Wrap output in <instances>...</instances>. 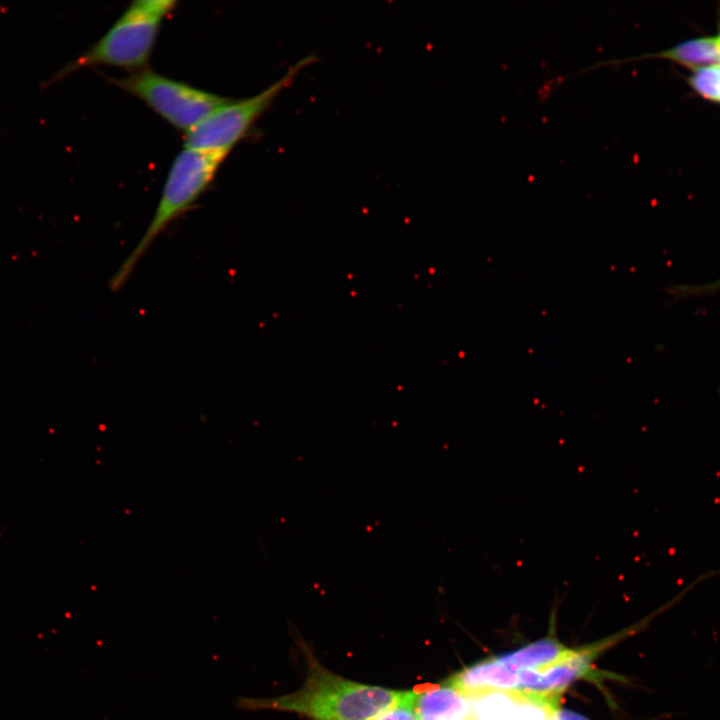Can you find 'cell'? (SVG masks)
Here are the masks:
<instances>
[{
  "label": "cell",
  "mask_w": 720,
  "mask_h": 720,
  "mask_svg": "<svg viewBox=\"0 0 720 720\" xmlns=\"http://www.w3.org/2000/svg\"><path fill=\"white\" fill-rule=\"evenodd\" d=\"M553 720H591V719H589L581 714H578L576 712L559 708L556 711Z\"/></svg>",
  "instance_id": "cell-13"
},
{
  "label": "cell",
  "mask_w": 720,
  "mask_h": 720,
  "mask_svg": "<svg viewBox=\"0 0 720 720\" xmlns=\"http://www.w3.org/2000/svg\"><path fill=\"white\" fill-rule=\"evenodd\" d=\"M227 155L184 147L176 156L151 222L109 281V288L113 292L119 291L127 283L141 258L166 227L194 206Z\"/></svg>",
  "instance_id": "cell-2"
},
{
  "label": "cell",
  "mask_w": 720,
  "mask_h": 720,
  "mask_svg": "<svg viewBox=\"0 0 720 720\" xmlns=\"http://www.w3.org/2000/svg\"><path fill=\"white\" fill-rule=\"evenodd\" d=\"M689 83L704 98L720 101V64L697 68Z\"/></svg>",
  "instance_id": "cell-11"
},
{
  "label": "cell",
  "mask_w": 720,
  "mask_h": 720,
  "mask_svg": "<svg viewBox=\"0 0 720 720\" xmlns=\"http://www.w3.org/2000/svg\"><path fill=\"white\" fill-rule=\"evenodd\" d=\"M111 80L185 133L233 100L147 70Z\"/></svg>",
  "instance_id": "cell-5"
},
{
  "label": "cell",
  "mask_w": 720,
  "mask_h": 720,
  "mask_svg": "<svg viewBox=\"0 0 720 720\" xmlns=\"http://www.w3.org/2000/svg\"><path fill=\"white\" fill-rule=\"evenodd\" d=\"M316 59L315 55L302 58L260 93L238 101L232 100L216 109L185 133L184 147L228 154L269 108L277 95L293 82L303 68Z\"/></svg>",
  "instance_id": "cell-4"
},
{
  "label": "cell",
  "mask_w": 720,
  "mask_h": 720,
  "mask_svg": "<svg viewBox=\"0 0 720 720\" xmlns=\"http://www.w3.org/2000/svg\"><path fill=\"white\" fill-rule=\"evenodd\" d=\"M175 6L172 0L133 2L102 38L59 71L53 80L96 65L142 69L149 60L162 19Z\"/></svg>",
  "instance_id": "cell-3"
},
{
  "label": "cell",
  "mask_w": 720,
  "mask_h": 720,
  "mask_svg": "<svg viewBox=\"0 0 720 720\" xmlns=\"http://www.w3.org/2000/svg\"><path fill=\"white\" fill-rule=\"evenodd\" d=\"M523 694L493 690L470 697L475 720H515Z\"/></svg>",
  "instance_id": "cell-9"
},
{
  "label": "cell",
  "mask_w": 720,
  "mask_h": 720,
  "mask_svg": "<svg viewBox=\"0 0 720 720\" xmlns=\"http://www.w3.org/2000/svg\"><path fill=\"white\" fill-rule=\"evenodd\" d=\"M468 697L487 691H518L519 670L498 662L494 657L468 666L446 681Z\"/></svg>",
  "instance_id": "cell-6"
},
{
  "label": "cell",
  "mask_w": 720,
  "mask_h": 720,
  "mask_svg": "<svg viewBox=\"0 0 720 720\" xmlns=\"http://www.w3.org/2000/svg\"><path fill=\"white\" fill-rule=\"evenodd\" d=\"M372 720H419L415 710V694L404 691L402 697L389 709Z\"/></svg>",
  "instance_id": "cell-12"
},
{
  "label": "cell",
  "mask_w": 720,
  "mask_h": 720,
  "mask_svg": "<svg viewBox=\"0 0 720 720\" xmlns=\"http://www.w3.org/2000/svg\"><path fill=\"white\" fill-rule=\"evenodd\" d=\"M303 686L290 694L255 698L239 696L241 710L292 712L312 720H372L392 707L404 691L391 690L342 678L309 657Z\"/></svg>",
  "instance_id": "cell-1"
},
{
  "label": "cell",
  "mask_w": 720,
  "mask_h": 720,
  "mask_svg": "<svg viewBox=\"0 0 720 720\" xmlns=\"http://www.w3.org/2000/svg\"><path fill=\"white\" fill-rule=\"evenodd\" d=\"M523 698L515 720H553L559 709V697H545L532 693H523Z\"/></svg>",
  "instance_id": "cell-10"
},
{
  "label": "cell",
  "mask_w": 720,
  "mask_h": 720,
  "mask_svg": "<svg viewBox=\"0 0 720 720\" xmlns=\"http://www.w3.org/2000/svg\"><path fill=\"white\" fill-rule=\"evenodd\" d=\"M575 653L576 650L549 637L494 658L515 670H543L572 658Z\"/></svg>",
  "instance_id": "cell-8"
},
{
  "label": "cell",
  "mask_w": 720,
  "mask_h": 720,
  "mask_svg": "<svg viewBox=\"0 0 720 720\" xmlns=\"http://www.w3.org/2000/svg\"><path fill=\"white\" fill-rule=\"evenodd\" d=\"M468 720H475V719H474L473 716L471 715V717H470Z\"/></svg>",
  "instance_id": "cell-14"
},
{
  "label": "cell",
  "mask_w": 720,
  "mask_h": 720,
  "mask_svg": "<svg viewBox=\"0 0 720 720\" xmlns=\"http://www.w3.org/2000/svg\"><path fill=\"white\" fill-rule=\"evenodd\" d=\"M414 694L419 720H468L472 715L470 697L447 682Z\"/></svg>",
  "instance_id": "cell-7"
}]
</instances>
